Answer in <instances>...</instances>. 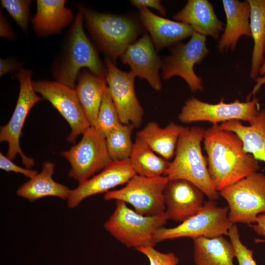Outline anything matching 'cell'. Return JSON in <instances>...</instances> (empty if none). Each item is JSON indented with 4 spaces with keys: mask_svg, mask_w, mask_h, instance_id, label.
Segmentation results:
<instances>
[{
    "mask_svg": "<svg viewBox=\"0 0 265 265\" xmlns=\"http://www.w3.org/2000/svg\"><path fill=\"white\" fill-rule=\"evenodd\" d=\"M203 142L209 171L219 192L260 168L259 160L244 152L241 139L218 124L205 130Z\"/></svg>",
    "mask_w": 265,
    "mask_h": 265,
    "instance_id": "1",
    "label": "cell"
},
{
    "mask_svg": "<svg viewBox=\"0 0 265 265\" xmlns=\"http://www.w3.org/2000/svg\"><path fill=\"white\" fill-rule=\"evenodd\" d=\"M205 129L186 127L177 142L174 158L164 176L169 180L184 179L198 187L210 200H217L219 192L210 175L207 159L202 153L201 143Z\"/></svg>",
    "mask_w": 265,
    "mask_h": 265,
    "instance_id": "2",
    "label": "cell"
},
{
    "mask_svg": "<svg viewBox=\"0 0 265 265\" xmlns=\"http://www.w3.org/2000/svg\"><path fill=\"white\" fill-rule=\"evenodd\" d=\"M83 20V15L80 12L70 31L63 57L53 69L56 81L72 89H75V82L82 68H88L100 78H106V67L84 32Z\"/></svg>",
    "mask_w": 265,
    "mask_h": 265,
    "instance_id": "3",
    "label": "cell"
},
{
    "mask_svg": "<svg viewBox=\"0 0 265 265\" xmlns=\"http://www.w3.org/2000/svg\"><path fill=\"white\" fill-rule=\"evenodd\" d=\"M167 218L164 212L147 216L129 208L126 203L117 200L115 209L104 224L105 229L128 247L136 249L156 244L155 234L163 227Z\"/></svg>",
    "mask_w": 265,
    "mask_h": 265,
    "instance_id": "4",
    "label": "cell"
},
{
    "mask_svg": "<svg viewBox=\"0 0 265 265\" xmlns=\"http://www.w3.org/2000/svg\"><path fill=\"white\" fill-rule=\"evenodd\" d=\"M78 8L92 37L113 61L121 57L138 34L137 26L129 18L98 13L81 5Z\"/></svg>",
    "mask_w": 265,
    "mask_h": 265,
    "instance_id": "5",
    "label": "cell"
},
{
    "mask_svg": "<svg viewBox=\"0 0 265 265\" xmlns=\"http://www.w3.org/2000/svg\"><path fill=\"white\" fill-rule=\"evenodd\" d=\"M227 202L228 217L233 224L252 225L265 212V175L253 172L219 191Z\"/></svg>",
    "mask_w": 265,
    "mask_h": 265,
    "instance_id": "6",
    "label": "cell"
},
{
    "mask_svg": "<svg viewBox=\"0 0 265 265\" xmlns=\"http://www.w3.org/2000/svg\"><path fill=\"white\" fill-rule=\"evenodd\" d=\"M228 206H218L215 201L204 203L195 215L174 227L158 229L155 234L157 243L181 238H213L228 235L233 224L228 217Z\"/></svg>",
    "mask_w": 265,
    "mask_h": 265,
    "instance_id": "7",
    "label": "cell"
},
{
    "mask_svg": "<svg viewBox=\"0 0 265 265\" xmlns=\"http://www.w3.org/2000/svg\"><path fill=\"white\" fill-rule=\"evenodd\" d=\"M60 155L70 163L68 176L82 183L99 173L112 161L109 156L106 138L93 127L83 134L80 140Z\"/></svg>",
    "mask_w": 265,
    "mask_h": 265,
    "instance_id": "8",
    "label": "cell"
},
{
    "mask_svg": "<svg viewBox=\"0 0 265 265\" xmlns=\"http://www.w3.org/2000/svg\"><path fill=\"white\" fill-rule=\"evenodd\" d=\"M259 106V101L255 97L243 102L236 100L229 103L222 99L217 104H210L192 97L185 102L178 118L184 123L208 121L213 125L233 120L250 123L260 111Z\"/></svg>",
    "mask_w": 265,
    "mask_h": 265,
    "instance_id": "9",
    "label": "cell"
},
{
    "mask_svg": "<svg viewBox=\"0 0 265 265\" xmlns=\"http://www.w3.org/2000/svg\"><path fill=\"white\" fill-rule=\"evenodd\" d=\"M168 181L164 175L148 177L135 174L124 187L106 193L104 199L130 204L143 215L158 214L165 212L163 191Z\"/></svg>",
    "mask_w": 265,
    "mask_h": 265,
    "instance_id": "10",
    "label": "cell"
},
{
    "mask_svg": "<svg viewBox=\"0 0 265 265\" xmlns=\"http://www.w3.org/2000/svg\"><path fill=\"white\" fill-rule=\"evenodd\" d=\"M31 74L30 70L21 68L16 75L20 83L17 104L9 122L1 126L0 131V142H6L8 145L6 156L13 160L19 154L22 163L29 169L34 165L35 161L23 152L20 145V138L28 112L36 103L42 100L34 90Z\"/></svg>",
    "mask_w": 265,
    "mask_h": 265,
    "instance_id": "11",
    "label": "cell"
},
{
    "mask_svg": "<svg viewBox=\"0 0 265 265\" xmlns=\"http://www.w3.org/2000/svg\"><path fill=\"white\" fill-rule=\"evenodd\" d=\"M210 51L206 36L194 32L186 43H179L171 54L161 60V75L167 80L174 76L182 78L192 92L204 90L203 81L194 71V66L206 57Z\"/></svg>",
    "mask_w": 265,
    "mask_h": 265,
    "instance_id": "12",
    "label": "cell"
},
{
    "mask_svg": "<svg viewBox=\"0 0 265 265\" xmlns=\"http://www.w3.org/2000/svg\"><path fill=\"white\" fill-rule=\"evenodd\" d=\"M33 87L69 124L71 131L67 137L68 142L75 143L77 137L91 127L75 89L57 81L50 80L33 81Z\"/></svg>",
    "mask_w": 265,
    "mask_h": 265,
    "instance_id": "13",
    "label": "cell"
},
{
    "mask_svg": "<svg viewBox=\"0 0 265 265\" xmlns=\"http://www.w3.org/2000/svg\"><path fill=\"white\" fill-rule=\"evenodd\" d=\"M105 62L107 87L121 123L138 127L144 112L135 92V75L120 70L109 58H106Z\"/></svg>",
    "mask_w": 265,
    "mask_h": 265,
    "instance_id": "14",
    "label": "cell"
},
{
    "mask_svg": "<svg viewBox=\"0 0 265 265\" xmlns=\"http://www.w3.org/2000/svg\"><path fill=\"white\" fill-rule=\"evenodd\" d=\"M135 174L129 159L112 161L97 175L71 190L67 199V205L70 208H75L87 197L106 193L112 188L127 183Z\"/></svg>",
    "mask_w": 265,
    "mask_h": 265,
    "instance_id": "15",
    "label": "cell"
},
{
    "mask_svg": "<svg viewBox=\"0 0 265 265\" xmlns=\"http://www.w3.org/2000/svg\"><path fill=\"white\" fill-rule=\"evenodd\" d=\"M167 219L182 222L196 214L204 204L205 194L184 179L169 180L163 191Z\"/></svg>",
    "mask_w": 265,
    "mask_h": 265,
    "instance_id": "16",
    "label": "cell"
},
{
    "mask_svg": "<svg viewBox=\"0 0 265 265\" xmlns=\"http://www.w3.org/2000/svg\"><path fill=\"white\" fill-rule=\"evenodd\" d=\"M122 62L128 64L135 77L145 79L156 91L161 89L159 70L161 61L157 55L153 42L147 34L131 44L121 56Z\"/></svg>",
    "mask_w": 265,
    "mask_h": 265,
    "instance_id": "17",
    "label": "cell"
},
{
    "mask_svg": "<svg viewBox=\"0 0 265 265\" xmlns=\"http://www.w3.org/2000/svg\"><path fill=\"white\" fill-rule=\"evenodd\" d=\"M138 9L141 20L157 51L191 36L195 32L191 26L159 16L147 7Z\"/></svg>",
    "mask_w": 265,
    "mask_h": 265,
    "instance_id": "18",
    "label": "cell"
},
{
    "mask_svg": "<svg viewBox=\"0 0 265 265\" xmlns=\"http://www.w3.org/2000/svg\"><path fill=\"white\" fill-rule=\"evenodd\" d=\"M222 2L226 24L217 46L220 53L234 50L241 36L251 37L250 7L247 0H223Z\"/></svg>",
    "mask_w": 265,
    "mask_h": 265,
    "instance_id": "19",
    "label": "cell"
},
{
    "mask_svg": "<svg viewBox=\"0 0 265 265\" xmlns=\"http://www.w3.org/2000/svg\"><path fill=\"white\" fill-rule=\"evenodd\" d=\"M174 19L191 26L195 32L215 40L225 27V24L216 15L212 4L207 0H188Z\"/></svg>",
    "mask_w": 265,
    "mask_h": 265,
    "instance_id": "20",
    "label": "cell"
},
{
    "mask_svg": "<svg viewBox=\"0 0 265 265\" xmlns=\"http://www.w3.org/2000/svg\"><path fill=\"white\" fill-rule=\"evenodd\" d=\"M64 0H38L35 15L31 20L36 34L47 36L60 32L73 19Z\"/></svg>",
    "mask_w": 265,
    "mask_h": 265,
    "instance_id": "21",
    "label": "cell"
},
{
    "mask_svg": "<svg viewBox=\"0 0 265 265\" xmlns=\"http://www.w3.org/2000/svg\"><path fill=\"white\" fill-rule=\"evenodd\" d=\"M249 125L233 120L221 123L220 127L236 134L243 143L245 153L252 155L265 163V109L260 110Z\"/></svg>",
    "mask_w": 265,
    "mask_h": 265,
    "instance_id": "22",
    "label": "cell"
},
{
    "mask_svg": "<svg viewBox=\"0 0 265 265\" xmlns=\"http://www.w3.org/2000/svg\"><path fill=\"white\" fill-rule=\"evenodd\" d=\"M54 167L53 162H44L41 172L22 185L16 191L17 195L30 202L47 196L67 199L71 189L54 181Z\"/></svg>",
    "mask_w": 265,
    "mask_h": 265,
    "instance_id": "23",
    "label": "cell"
},
{
    "mask_svg": "<svg viewBox=\"0 0 265 265\" xmlns=\"http://www.w3.org/2000/svg\"><path fill=\"white\" fill-rule=\"evenodd\" d=\"M75 91L90 126L94 127L105 90L106 78H100L86 69L80 72Z\"/></svg>",
    "mask_w": 265,
    "mask_h": 265,
    "instance_id": "24",
    "label": "cell"
},
{
    "mask_svg": "<svg viewBox=\"0 0 265 265\" xmlns=\"http://www.w3.org/2000/svg\"><path fill=\"white\" fill-rule=\"evenodd\" d=\"M185 127L170 122L161 128L156 122H149L136 136L142 139L156 153L167 160L175 155L179 137Z\"/></svg>",
    "mask_w": 265,
    "mask_h": 265,
    "instance_id": "25",
    "label": "cell"
},
{
    "mask_svg": "<svg viewBox=\"0 0 265 265\" xmlns=\"http://www.w3.org/2000/svg\"><path fill=\"white\" fill-rule=\"evenodd\" d=\"M193 259L196 265H235L233 244L220 236L193 238Z\"/></svg>",
    "mask_w": 265,
    "mask_h": 265,
    "instance_id": "26",
    "label": "cell"
},
{
    "mask_svg": "<svg viewBox=\"0 0 265 265\" xmlns=\"http://www.w3.org/2000/svg\"><path fill=\"white\" fill-rule=\"evenodd\" d=\"M250 7V27L254 45L251 56L250 77L256 79L265 61V0H247Z\"/></svg>",
    "mask_w": 265,
    "mask_h": 265,
    "instance_id": "27",
    "label": "cell"
},
{
    "mask_svg": "<svg viewBox=\"0 0 265 265\" xmlns=\"http://www.w3.org/2000/svg\"><path fill=\"white\" fill-rule=\"evenodd\" d=\"M155 153L142 139L136 136L129 158L136 174L148 177L164 175L170 162Z\"/></svg>",
    "mask_w": 265,
    "mask_h": 265,
    "instance_id": "28",
    "label": "cell"
},
{
    "mask_svg": "<svg viewBox=\"0 0 265 265\" xmlns=\"http://www.w3.org/2000/svg\"><path fill=\"white\" fill-rule=\"evenodd\" d=\"M134 126L121 124L106 137L107 149L112 161L129 159L133 143L131 135Z\"/></svg>",
    "mask_w": 265,
    "mask_h": 265,
    "instance_id": "29",
    "label": "cell"
},
{
    "mask_svg": "<svg viewBox=\"0 0 265 265\" xmlns=\"http://www.w3.org/2000/svg\"><path fill=\"white\" fill-rule=\"evenodd\" d=\"M122 124L111 97L108 87L104 92L94 128L105 138Z\"/></svg>",
    "mask_w": 265,
    "mask_h": 265,
    "instance_id": "30",
    "label": "cell"
},
{
    "mask_svg": "<svg viewBox=\"0 0 265 265\" xmlns=\"http://www.w3.org/2000/svg\"><path fill=\"white\" fill-rule=\"evenodd\" d=\"M31 3L29 0H2L1 4L22 29L26 32Z\"/></svg>",
    "mask_w": 265,
    "mask_h": 265,
    "instance_id": "31",
    "label": "cell"
},
{
    "mask_svg": "<svg viewBox=\"0 0 265 265\" xmlns=\"http://www.w3.org/2000/svg\"><path fill=\"white\" fill-rule=\"evenodd\" d=\"M227 236L234 247L238 265H257L253 258V251L248 248L241 241L236 224L231 227Z\"/></svg>",
    "mask_w": 265,
    "mask_h": 265,
    "instance_id": "32",
    "label": "cell"
},
{
    "mask_svg": "<svg viewBox=\"0 0 265 265\" xmlns=\"http://www.w3.org/2000/svg\"><path fill=\"white\" fill-rule=\"evenodd\" d=\"M136 250L146 256L150 265H177L180 262L179 258L174 253H162L154 246L142 247Z\"/></svg>",
    "mask_w": 265,
    "mask_h": 265,
    "instance_id": "33",
    "label": "cell"
},
{
    "mask_svg": "<svg viewBox=\"0 0 265 265\" xmlns=\"http://www.w3.org/2000/svg\"><path fill=\"white\" fill-rule=\"evenodd\" d=\"M0 168L6 172H14L22 174L29 179L33 177L38 173L36 170L23 168L16 164L1 152L0 153Z\"/></svg>",
    "mask_w": 265,
    "mask_h": 265,
    "instance_id": "34",
    "label": "cell"
},
{
    "mask_svg": "<svg viewBox=\"0 0 265 265\" xmlns=\"http://www.w3.org/2000/svg\"><path fill=\"white\" fill-rule=\"evenodd\" d=\"M131 3L137 7H151L156 9L163 16L166 15V10L159 0H132Z\"/></svg>",
    "mask_w": 265,
    "mask_h": 265,
    "instance_id": "35",
    "label": "cell"
},
{
    "mask_svg": "<svg viewBox=\"0 0 265 265\" xmlns=\"http://www.w3.org/2000/svg\"><path fill=\"white\" fill-rule=\"evenodd\" d=\"M21 64L9 59H0V76L13 71L20 70Z\"/></svg>",
    "mask_w": 265,
    "mask_h": 265,
    "instance_id": "36",
    "label": "cell"
},
{
    "mask_svg": "<svg viewBox=\"0 0 265 265\" xmlns=\"http://www.w3.org/2000/svg\"><path fill=\"white\" fill-rule=\"evenodd\" d=\"M0 36L9 39L14 38L13 31L7 19L2 13L0 16Z\"/></svg>",
    "mask_w": 265,
    "mask_h": 265,
    "instance_id": "37",
    "label": "cell"
},
{
    "mask_svg": "<svg viewBox=\"0 0 265 265\" xmlns=\"http://www.w3.org/2000/svg\"><path fill=\"white\" fill-rule=\"evenodd\" d=\"M258 235L265 237V214H261L255 224L250 225Z\"/></svg>",
    "mask_w": 265,
    "mask_h": 265,
    "instance_id": "38",
    "label": "cell"
},
{
    "mask_svg": "<svg viewBox=\"0 0 265 265\" xmlns=\"http://www.w3.org/2000/svg\"><path fill=\"white\" fill-rule=\"evenodd\" d=\"M256 84L254 86L251 92L247 97V100H250L252 96H255L260 90L262 86L265 84V75L262 77H258L255 79Z\"/></svg>",
    "mask_w": 265,
    "mask_h": 265,
    "instance_id": "39",
    "label": "cell"
},
{
    "mask_svg": "<svg viewBox=\"0 0 265 265\" xmlns=\"http://www.w3.org/2000/svg\"><path fill=\"white\" fill-rule=\"evenodd\" d=\"M264 53H265V48L264 50ZM259 74L260 75H265V61H264L260 69Z\"/></svg>",
    "mask_w": 265,
    "mask_h": 265,
    "instance_id": "40",
    "label": "cell"
}]
</instances>
